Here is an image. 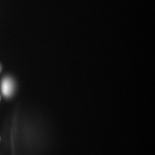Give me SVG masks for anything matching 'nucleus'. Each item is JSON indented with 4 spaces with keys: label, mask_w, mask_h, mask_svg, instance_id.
I'll return each instance as SVG.
<instances>
[{
    "label": "nucleus",
    "mask_w": 155,
    "mask_h": 155,
    "mask_svg": "<svg viewBox=\"0 0 155 155\" xmlns=\"http://www.w3.org/2000/svg\"><path fill=\"white\" fill-rule=\"evenodd\" d=\"M1 89L5 96L9 97L12 94L14 91V83L9 77H5L3 78L1 83Z\"/></svg>",
    "instance_id": "nucleus-1"
},
{
    "label": "nucleus",
    "mask_w": 155,
    "mask_h": 155,
    "mask_svg": "<svg viewBox=\"0 0 155 155\" xmlns=\"http://www.w3.org/2000/svg\"><path fill=\"white\" fill-rule=\"evenodd\" d=\"M0 100H1V96H0Z\"/></svg>",
    "instance_id": "nucleus-3"
},
{
    "label": "nucleus",
    "mask_w": 155,
    "mask_h": 155,
    "mask_svg": "<svg viewBox=\"0 0 155 155\" xmlns=\"http://www.w3.org/2000/svg\"><path fill=\"white\" fill-rule=\"evenodd\" d=\"M1 71H2V65L1 64H0V72H1Z\"/></svg>",
    "instance_id": "nucleus-2"
}]
</instances>
